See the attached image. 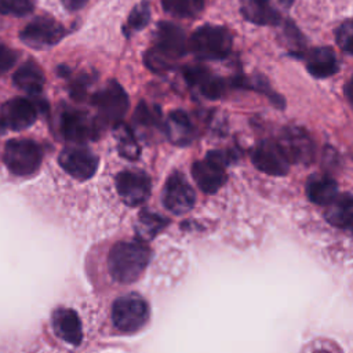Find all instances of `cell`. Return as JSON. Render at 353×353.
Listing matches in <instances>:
<instances>
[{
  "label": "cell",
  "mask_w": 353,
  "mask_h": 353,
  "mask_svg": "<svg viewBox=\"0 0 353 353\" xmlns=\"http://www.w3.org/2000/svg\"><path fill=\"white\" fill-rule=\"evenodd\" d=\"M153 40L154 46L146 51L143 61L156 73H164L172 69L175 61L182 58L188 51L185 30L172 22H159Z\"/></svg>",
  "instance_id": "1"
},
{
  "label": "cell",
  "mask_w": 353,
  "mask_h": 353,
  "mask_svg": "<svg viewBox=\"0 0 353 353\" xmlns=\"http://www.w3.org/2000/svg\"><path fill=\"white\" fill-rule=\"evenodd\" d=\"M150 259V250L141 240L120 241L109 252L110 276L123 284L134 283L141 277Z\"/></svg>",
  "instance_id": "2"
},
{
  "label": "cell",
  "mask_w": 353,
  "mask_h": 353,
  "mask_svg": "<svg viewBox=\"0 0 353 353\" xmlns=\"http://www.w3.org/2000/svg\"><path fill=\"white\" fill-rule=\"evenodd\" d=\"M233 47V34L219 25H203L197 28L188 41L196 58L201 61H218L226 58Z\"/></svg>",
  "instance_id": "3"
},
{
  "label": "cell",
  "mask_w": 353,
  "mask_h": 353,
  "mask_svg": "<svg viewBox=\"0 0 353 353\" xmlns=\"http://www.w3.org/2000/svg\"><path fill=\"white\" fill-rule=\"evenodd\" d=\"M4 164L15 175L26 176L36 172L43 160L40 145L32 139H11L4 146Z\"/></svg>",
  "instance_id": "4"
},
{
  "label": "cell",
  "mask_w": 353,
  "mask_h": 353,
  "mask_svg": "<svg viewBox=\"0 0 353 353\" xmlns=\"http://www.w3.org/2000/svg\"><path fill=\"white\" fill-rule=\"evenodd\" d=\"M233 159L232 152L212 150L205 159L196 161L192 165V175L197 186L204 193H215L226 181L225 167Z\"/></svg>",
  "instance_id": "5"
},
{
  "label": "cell",
  "mask_w": 353,
  "mask_h": 353,
  "mask_svg": "<svg viewBox=\"0 0 353 353\" xmlns=\"http://www.w3.org/2000/svg\"><path fill=\"white\" fill-rule=\"evenodd\" d=\"M91 103L98 109L99 123L110 125H117L130 106L127 92L116 80H109L99 91L92 94Z\"/></svg>",
  "instance_id": "6"
},
{
  "label": "cell",
  "mask_w": 353,
  "mask_h": 353,
  "mask_svg": "<svg viewBox=\"0 0 353 353\" xmlns=\"http://www.w3.org/2000/svg\"><path fill=\"white\" fill-rule=\"evenodd\" d=\"M149 319V306L146 301L137 295L128 294L114 301L112 307V320L114 327L125 334L139 331Z\"/></svg>",
  "instance_id": "7"
},
{
  "label": "cell",
  "mask_w": 353,
  "mask_h": 353,
  "mask_svg": "<svg viewBox=\"0 0 353 353\" xmlns=\"http://www.w3.org/2000/svg\"><path fill=\"white\" fill-rule=\"evenodd\" d=\"M66 34L65 28L50 17H37L28 23L19 34V39L29 47L43 50L58 44Z\"/></svg>",
  "instance_id": "8"
},
{
  "label": "cell",
  "mask_w": 353,
  "mask_h": 353,
  "mask_svg": "<svg viewBox=\"0 0 353 353\" xmlns=\"http://www.w3.org/2000/svg\"><path fill=\"white\" fill-rule=\"evenodd\" d=\"M61 134L65 139L70 142H85L90 139H97L99 134L97 120L91 119L85 112L66 108L59 120Z\"/></svg>",
  "instance_id": "9"
},
{
  "label": "cell",
  "mask_w": 353,
  "mask_h": 353,
  "mask_svg": "<svg viewBox=\"0 0 353 353\" xmlns=\"http://www.w3.org/2000/svg\"><path fill=\"white\" fill-rule=\"evenodd\" d=\"M196 194L182 174L174 172L168 176L163 189V204L172 214L181 215L194 205Z\"/></svg>",
  "instance_id": "10"
},
{
  "label": "cell",
  "mask_w": 353,
  "mask_h": 353,
  "mask_svg": "<svg viewBox=\"0 0 353 353\" xmlns=\"http://www.w3.org/2000/svg\"><path fill=\"white\" fill-rule=\"evenodd\" d=\"M37 110V105L28 98H11L0 109V125L12 131L25 130L36 121Z\"/></svg>",
  "instance_id": "11"
},
{
  "label": "cell",
  "mask_w": 353,
  "mask_h": 353,
  "mask_svg": "<svg viewBox=\"0 0 353 353\" xmlns=\"http://www.w3.org/2000/svg\"><path fill=\"white\" fill-rule=\"evenodd\" d=\"M150 178L141 170H125L116 176V188L127 205H139L150 194Z\"/></svg>",
  "instance_id": "12"
},
{
  "label": "cell",
  "mask_w": 353,
  "mask_h": 353,
  "mask_svg": "<svg viewBox=\"0 0 353 353\" xmlns=\"http://www.w3.org/2000/svg\"><path fill=\"white\" fill-rule=\"evenodd\" d=\"M58 161L69 175L80 181L91 178L98 168V157L84 146L65 148Z\"/></svg>",
  "instance_id": "13"
},
{
  "label": "cell",
  "mask_w": 353,
  "mask_h": 353,
  "mask_svg": "<svg viewBox=\"0 0 353 353\" xmlns=\"http://www.w3.org/2000/svg\"><path fill=\"white\" fill-rule=\"evenodd\" d=\"M252 164L262 172L281 176L288 172L290 161L277 142L262 141L251 152Z\"/></svg>",
  "instance_id": "14"
},
{
  "label": "cell",
  "mask_w": 353,
  "mask_h": 353,
  "mask_svg": "<svg viewBox=\"0 0 353 353\" xmlns=\"http://www.w3.org/2000/svg\"><path fill=\"white\" fill-rule=\"evenodd\" d=\"M279 145L288 161L310 163L314 146L309 134L301 127H285L280 135Z\"/></svg>",
  "instance_id": "15"
},
{
  "label": "cell",
  "mask_w": 353,
  "mask_h": 353,
  "mask_svg": "<svg viewBox=\"0 0 353 353\" xmlns=\"http://www.w3.org/2000/svg\"><path fill=\"white\" fill-rule=\"evenodd\" d=\"M301 58L306 61L307 72L316 79H327L335 74L339 69L338 59L331 47H316L312 50H305Z\"/></svg>",
  "instance_id": "16"
},
{
  "label": "cell",
  "mask_w": 353,
  "mask_h": 353,
  "mask_svg": "<svg viewBox=\"0 0 353 353\" xmlns=\"http://www.w3.org/2000/svg\"><path fill=\"white\" fill-rule=\"evenodd\" d=\"M52 325L59 338L70 345H79L83 339L81 321L72 309L61 307L52 314Z\"/></svg>",
  "instance_id": "17"
},
{
  "label": "cell",
  "mask_w": 353,
  "mask_h": 353,
  "mask_svg": "<svg viewBox=\"0 0 353 353\" xmlns=\"http://www.w3.org/2000/svg\"><path fill=\"white\" fill-rule=\"evenodd\" d=\"M164 130L167 138L178 146L189 145L194 138V127L183 110H172L164 121Z\"/></svg>",
  "instance_id": "18"
},
{
  "label": "cell",
  "mask_w": 353,
  "mask_h": 353,
  "mask_svg": "<svg viewBox=\"0 0 353 353\" xmlns=\"http://www.w3.org/2000/svg\"><path fill=\"white\" fill-rule=\"evenodd\" d=\"M241 15L256 25H277L280 22L279 11L269 0H240Z\"/></svg>",
  "instance_id": "19"
},
{
  "label": "cell",
  "mask_w": 353,
  "mask_h": 353,
  "mask_svg": "<svg viewBox=\"0 0 353 353\" xmlns=\"http://www.w3.org/2000/svg\"><path fill=\"white\" fill-rule=\"evenodd\" d=\"M12 81L18 88L28 94L37 95L43 90L46 77L41 68L34 61H26L15 70Z\"/></svg>",
  "instance_id": "20"
},
{
  "label": "cell",
  "mask_w": 353,
  "mask_h": 353,
  "mask_svg": "<svg viewBox=\"0 0 353 353\" xmlns=\"http://www.w3.org/2000/svg\"><path fill=\"white\" fill-rule=\"evenodd\" d=\"M306 194L312 203L327 205L338 196V185L331 176L313 175L307 179Z\"/></svg>",
  "instance_id": "21"
},
{
  "label": "cell",
  "mask_w": 353,
  "mask_h": 353,
  "mask_svg": "<svg viewBox=\"0 0 353 353\" xmlns=\"http://www.w3.org/2000/svg\"><path fill=\"white\" fill-rule=\"evenodd\" d=\"M325 219L335 228L349 229L352 225L353 200L350 193L338 194L330 204L325 205Z\"/></svg>",
  "instance_id": "22"
},
{
  "label": "cell",
  "mask_w": 353,
  "mask_h": 353,
  "mask_svg": "<svg viewBox=\"0 0 353 353\" xmlns=\"http://www.w3.org/2000/svg\"><path fill=\"white\" fill-rule=\"evenodd\" d=\"M168 223V221L160 214H154L150 211H142L135 225L137 236L141 241H148L156 237Z\"/></svg>",
  "instance_id": "23"
},
{
  "label": "cell",
  "mask_w": 353,
  "mask_h": 353,
  "mask_svg": "<svg viewBox=\"0 0 353 353\" xmlns=\"http://www.w3.org/2000/svg\"><path fill=\"white\" fill-rule=\"evenodd\" d=\"M165 12L176 18H193L203 11L204 0H161Z\"/></svg>",
  "instance_id": "24"
},
{
  "label": "cell",
  "mask_w": 353,
  "mask_h": 353,
  "mask_svg": "<svg viewBox=\"0 0 353 353\" xmlns=\"http://www.w3.org/2000/svg\"><path fill=\"white\" fill-rule=\"evenodd\" d=\"M114 127H116V141H117V148L120 154L128 160L138 159L141 149L131 128L123 123H119Z\"/></svg>",
  "instance_id": "25"
},
{
  "label": "cell",
  "mask_w": 353,
  "mask_h": 353,
  "mask_svg": "<svg viewBox=\"0 0 353 353\" xmlns=\"http://www.w3.org/2000/svg\"><path fill=\"white\" fill-rule=\"evenodd\" d=\"M229 84L226 80H223L219 76L212 74L211 72L199 83V85L196 87L199 90V92L205 97L207 99H221L222 97H225Z\"/></svg>",
  "instance_id": "26"
},
{
  "label": "cell",
  "mask_w": 353,
  "mask_h": 353,
  "mask_svg": "<svg viewBox=\"0 0 353 353\" xmlns=\"http://www.w3.org/2000/svg\"><path fill=\"white\" fill-rule=\"evenodd\" d=\"M161 120V112L159 106H149L145 101H141L134 113V121L141 127H157Z\"/></svg>",
  "instance_id": "27"
},
{
  "label": "cell",
  "mask_w": 353,
  "mask_h": 353,
  "mask_svg": "<svg viewBox=\"0 0 353 353\" xmlns=\"http://www.w3.org/2000/svg\"><path fill=\"white\" fill-rule=\"evenodd\" d=\"M150 21V4L146 0L138 3L130 12L127 25L131 30L143 29Z\"/></svg>",
  "instance_id": "28"
},
{
  "label": "cell",
  "mask_w": 353,
  "mask_h": 353,
  "mask_svg": "<svg viewBox=\"0 0 353 353\" xmlns=\"http://www.w3.org/2000/svg\"><path fill=\"white\" fill-rule=\"evenodd\" d=\"M33 10V0H0V14L25 17Z\"/></svg>",
  "instance_id": "29"
},
{
  "label": "cell",
  "mask_w": 353,
  "mask_h": 353,
  "mask_svg": "<svg viewBox=\"0 0 353 353\" xmlns=\"http://www.w3.org/2000/svg\"><path fill=\"white\" fill-rule=\"evenodd\" d=\"M284 33L287 43L294 48L292 52L296 54V57H301V54L305 51V39L301 34L299 29L291 21H287L284 26Z\"/></svg>",
  "instance_id": "30"
},
{
  "label": "cell",
  "mask_w": 353,
  "mask_h": 353,
  "mask_svg": "<svg viewBox=\"0 0 353 353\" xmlns=\"http://www.w3.org/2000/svg\"><path fill=\"white\" fill-rule=\"evenodd\" d=\"M94 77L87 73H83L73 79L69 84V94L74 101H83L87 97V90L91 85Z\"/></svg>",
  "instance_id": "31"
},
{
  "label": "cell",
  "mask_w": 353,
  "mask_h": 353,
  "mask_svg": "<svg viewBox=\"0 0 353 353\" xmlns=\"http://www.w3.org/2000/svg\"><path fill=\"white\" fill-rule=\"evenodd\" d=\"M352 34H353V23L350 19H346L339 25V28L335 32V39L338 46L342 51H345L347 55H352Z\"/></svg>",
  "instance_id": "32"
},
{
  "label": "cell",
  "mask_w": 353,
  "mask_h": 353,
  "mask_svg": "<svg viewBox=\"0 0 353 353\" xmlns=\"http://www.w3.org/2000/svg\"><path fill=\"white\" fill-rule=\"evenodd\" d=\"M211 70H208L207 68L201 66V65H189L185 66L182 73H183V79L185 81L190 85V87H197V84L210 73Z\"/></svg>",
  "instance_id": "33"
},
{
  "label": "cell",
  "mask_w": 353,
  "mask_h": 353,
  "mask_svg": "<svg viewBox=\"0 0 353 353\" xmlns=\"http://www.w3.org/2000/svg\"><path fill=\"white\" fill-rule=\"evenodd\" d=\"M18 52L12 48L0 44V74L8 72L17 62Z\"/></svg>",
  "instance_id": "34"
},
{
  "label": "cell",
  "mask_w": 353,
  "mask_h": 353,
  "mask_svg": "<svg viewBox=\"0 0 353 353\" xmlns=\"http://www.w3.org/2000/svg\"><path fill=\"white\" fill-rule=\"evenodd\" d=\"M62 6L68 10V11H77L80 8H83L88 0H61Z\"/></svg>",
  "instance_id": "35"
},
{
  "label": "cell",
  "mask_w": 353,
  "mask_h": 353,
  "mask_svg": "<svg viewBox=\"0 0 353 353\" xmlns=\"http://www.w3.org/2000/svg\"><path fill=\"white\" fill-rule=\"evenodd\" d=\"M279 3H280L284 8H288V7H291V6H292L294 0H279Z\"/></svg>",
  "instance_id": "36"
},
{
  "label": "cell",
  "mask_w": 353,
  "mask_h": 353,
  "mask_svg": "<svg viewBox=\"0 0 353 353\" xmlns=\"http://www.w3.org/2000/svg\"><path fill=\"white\" fill-rule=\"evenodd\" d=\"M314 353H330V352H327V350H317V352H314Z\"/></svg>",
  "instance_id": "37"
}]
</instances>
